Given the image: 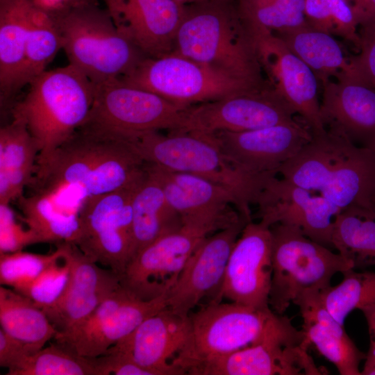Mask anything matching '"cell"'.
Wrapping results in <instances>:
<instances>
[{"instance_id": "cell-1", "label": "cell", "mask_w": 375, "mask_h": 375, "mask_svg": "<svg viewBox=\"0 0 375 375\" xmlns=\"http://www.w3.org/2000/svg\"><path fill=\"white\" fill-rule=\"evenodd\" d=\"M145 162L125 140L78 128L36 165L27 206L45 222L76 229L85 203L140 177Z\"/></svg>"}, {"instance_id": "cell-2", "label": "cell", "mask_w": 375, "mask_h": 375, "mask_svg": "<svg viewBox=\"0 0 375 375\" xmlns=\"http://www.w3.org/2000/svg\"><path fill=\"white\" fill-rule=\"evenodd\" d=\"M172 52L242 81L270 85L235 0L184 5Z\"/></svg>"}, {"instance_id": "cell-3", "label": "cell", "mask_w": 375, "mask_h": 375, "mask_svg": "<svg viewBox=\"0 0 375 375\" xmlns=\"http://www.w3.org/2000/svg\"><path fill=\"white\" fill-rule=\"evenodd\" d=\"M282 178L321 194L340 210L375 208V151L327 130L278 170Z\"/></svg>"}, {"instance_id": "cell-4", "label": "cell", "mask_w": 375, "mask_h": 375, "mask_svg": "<svg viewBox=\"0 0 375 375\" xmlns=\"http://www.w3.org/2000/svg\"><path fill=\"white\" fill-rule=\"evenodd\" d=\"M132 134L126 141L142 159L169 171L205 178L231 192L240 213L252 220L256 205L272 175H253L235 167L224 155L211 133L176 130Z\"/></svg>"}, {"instance_id": "cell-5", "label": "cell", "mask_w": 375, "mask_h": 375, "mask_svg": "<svg viewBox=\"0 0 375 375\" xmlns=\"http://www.w3.org/2000/svg\"><path fill=\"white\" fill-rule=\"evenodd\" d=\"M25 97L12 108L34 138L36 165L50 156L81 126L91 109L94 84L71 64L46 70L30 84Z\"/></svg>"}, {"instance_id": "cell-6", "label": "cell", "mask_w": 375, "mask_h": 375, "mask_svg": "<svg viewBox=\"0 0 375 375\" xmlns=\"http://www.w3.org/2000/svg\"><path fill=\"white\" fill-rule=\"evenodd\" d=\"M51 14L69 64L94 84L119 78L147 57L119 33L98 3L68 6Z\"/></svg>"}, {"instance_id": "cell-7", "label": "cell", "mask_w": 375, "mask_h": 375, "mask_svg": "<svg viewBox=\"0 0 375 375\" xmlns=\"http://www.w3.org/2000/svg\"><path fill=\"white\" fill-rule=\"evenodd\" d=\"M286 319L270 308L208 302L189 315L188 337L173 366L180 375H194L203 365L262 340Z\"/></svg>"}, {"instance_id": "cell-8", "label": "cell", "mask_w": 375, "mask_h": 375, "mask_svg": "<svg viewBox=\"0 0 375 375\" xmlns=\"http://www.w3.org/2000/svg\"><path fill=\"white\" fill-rule=\"evenodd\" d=\"M270 228L272 276L269 306L276 314L283 315L303 293L330 286L335 274L353 269L340 253L294 226L276 224Z\"/></svg>"}, {"instance_id": "cell-9", "label": "cell", "mask_w": 375, "mask_h": 375, "mask_svg": "<svg viewBox=\"0 0 375 375\" xmlns=\"http://www.w3.org/2000/svg\"><path fill=\"white\" fill-rule=\"evenodd\" d=\"M119 79L182 107L270 87L233 78L174 52L158 58L146 57Z\"/></svg>"}, {"instance_id": "cell-10", "label": "cell", "mask_w": 375, "mask_h": 375, "mask_svg": "<svg viewBox=\"0 0 375 375\" xmlns=\"http://www.w3.org/2000/svg\"><path fill=\"white\" fill-rule=\"evenodd\" d=\"M90 112L79 128L117 138L153 131L181 130L188 107L119 78L94 84Z\"/></svg>"}, {"instance_id": "cell-11", "label": "cell", "mask_w": 375, "mask_h": 375, "mask_svg": "<svg viewBox=\"0 0 375 375\" xmlns=\"http://www.w3.org/2000/svg\"><path fill=\"white\" fill-rule=\"evenodd\" d=\"M144 173L120 188L90 198L74 242L88 257L119 275L135 256L132 199Z\"/></svg>"}, {"instance_id": "cell-12", "label": "cell", "mask_w": 375, "mask_h": 375, "mask_svg": "<svg viewBox=\"0 0 375 375\" xmlns=\"http://www.w3.org/2000/svg\"><path fill=\"white\" fill-rule=\"evenodd\" d=\"M310 345L303 331L288 319L262 340L213 360L194 375H321L308 353Z\"/></svg>"}, {"instance_id": "cell-13", "label": "cell", "mask_w": 375, "mask_h": 375, "mask_svg": "<svg viewBox=\"0 0 375 375\" xmlns=\"http://www.w3.org/2000/svg\"><path fill=\"white\" fill-rule=\"evenodd\" d=\"M265 77L313 135L326 131L321 117L319 81L314 72L269 30L247 23Z\"/></svg>"}, {"instance_id": "cell-14", "label": "cell", "mask_w": 375, "mask_h": 375, "mask_svg": "<svg viewBox=\"0 0 375 375\" xmlns=\"http://www.w3.org/2000/svg\"><path fill=\"white\" fill-rule=\"evenodd\" d=\"M145 167L160 184L183 224L212 234L242 219L235 195L224 187L192 174L169 171L145 162Z\"/></svg>"}, {"instance_id": "cell-15", "label": "cell", "mask_w": 375, "mask_h": 375, "mask_svg": "<svg viewBox=\"0 0 375 375\" xmlns=\"http://www.w3.org/2000/svg\"><path fill=\"white\" fill-rule=\"evenodd\" d=\"M210 233L183 224L142 249L120 276L121 285L142 300L168 294L188 259Z\"/></svg>"}, {"instance_id": "cell-16", "label": "cell", "mask_w": 375, "mask_h": 375, "mask_svg": "<svg viewBox=\"0 0 375 375\" xmlns=\"http://www.w3.org/2000/svg\"><path fill=\"white\" fill-rule=\"evenodd\" d=\"M296 113L272 87L188 107L182 130L238 132L289 123Z\"/></svg>"}, {"instance_id": "cell-17", "label": "cell", "mask_w": 375, "mask_h": 375, "mask_svg": "<svg viewBox=\"0 0 375 375\" xmlns=\"http://www.w3.org/2000/svg\"><path fill=\"white\" fill-rule=\"evenodd\" d=\"M211 134L235 167L253 175L272 176H276L312 138L301 119L255 130Z\"/></svg>"}, {"instance_id": "cell-18", "label": "cell", "mask_w": 375, "mask_h": 375, "mask_svg": "<svg viewBox=\"0 0 375 375\" xmlns=\"http://www.w3.org/2000/svg\"><path fill=\"white\" fill-rule=\"evenodd\" d=\"M272 253L270 227L260 221L249 222L231 251L222 287L212 301L226 299L256 308H269Z\"/></svg>"}, {"instance_id": "cell-19", "label": "cell", "mask_w": 375, "mask_h": 375, "mask_svg": "<svg viewBox=\"0 0 375 375\" xmlns=\"http://www.w3.org/2000/svg\"><path fill=\"white\" fill-rule=\"evenodd\" d=\"M256 206L258 217L265 225L294 226L309 238L333 247V223L341 210L319 192L275 176L268 180Z\"/></svg>"}, {"instance_id": "cell-20", "label": "cell", "mask_w": 375, "mask_h": 375, "mask_svg": "<svg viewBox=\"0 0 375 375\" xmlns=\"http://www.w3.org/2000/svg\"><path fill=\"white\" fill-rule=\"evenodd\" d=\"M59 243L62 248V260L69 267V276L60 298L42 310L58 333H63L83 322L122 285L119 275L99 266L76 244Z\"/></svg>"}, {"instance_id": "cell-21", "label": "cell", "mask_w": 375, "mask_h": 375, "mask_svg": "<svg viewBox=\"0 0 375 375\" xmlns=\"http://www.w3.org/2000/svg\"><path fill=\"white\" fill-rule=\"evenodd\" d=\"M242 219L207 236L188 259L167 304L174 312L188 317L203 299L214 301L222 287L231 251L245 225ZM209 301V302H210Z\"/></svg>"}, {"instance_id": "cell-22", "label": "cell", "mask_w": 375, "mask_h": 375, "mask_svg": "<svg viewBox=\"0 0 375 375\" xmlns=\"http://www.w3.org/2000/svg\"><path fill=\"white\" fill-rule=\"evenodd\" d=\"M119 33L144 55L173 51L184 5L174 0H101Z\"/></svg>"}, {"instance_id": "cell-23", "label": "cell", "mask_w": 375, "mask_h": 375, "mask_svg": "<svg viewBox=\"0 0 375 375\" xmlns=\"http://www.w3.org/2000/svg\"><path fill=\"white\" fill-rule=\"evenodd\" d=\"M321 85L320 112L326 129L375 151V88L349 74Z\"/></svg>"}, {"instance_id": "cell-24", "label": "cell", "mask_w": 375, "mask_h": 375, "mask_svg": "<svg viewBox=\"0 0 375 375\" xmlns=\"http://www.w3.org/2000/svg\"><path fill=\"white\" fill-rule=\"evenodd\" d=\"M167 295L142 300L133 294L119 306L106 308L93 322L57 333L54 339L81 356L98 357L133 333L146 318L167 307Z\"/></svg>"}, {"instance_id": "cell-25", "label": "cell", "mask_w": 375, "mask_h": 375, "mask_svg": "<svg viewBox=\"0 0 375 375\" xmlns=\"http://www.w3.org/2000/svg\"><path fill=\"white\" fill-rule=\"evenodd\" d=\"M189 331V316L167 306L146 318L122 339L135 361L151 375H180L173 361L183 347Z\"/></svg>"}, {"instance_id": "cell-26", "label": "cell", "mask_w": 375, "mask_h": 375, "mask_svg": "<svg viewBox=\"0 0 375 375\" xmlns=\"http://www.w3.org/2000/svg\"><path fill=\"white\" fill-rule=\"evenodd\" d=\"M34 0H0V99L5 105L19 91Z\"/></svg>"}, {"instance_id": "cell-27", "label": "cell", "mask_w": 375, "mask_h": 375, "mask_svg": "<svg viewBox=\"0 0 375 375\" xmlns=\"http://www.w3.org/2000/svg\"><path fill=\"white\" fill-rule=\"evenodd\" d=\"M37 144L19 119L0 129V203H10L24 193L36 168Z\"/></svg>"}, {"instance_id": "cell-28", "label": "cell", "mask_w": 375, "mask_h": 375, "mask_svg": "<svg viewBox=\"0 0 375 375\" xmlns=\"http://www.w3.org/2000/svg\"><path fill=\"white\" fill-rule=\"evenodd\" d=\"M145 169L132 199L135 255L157 238L183 226L160 184Z\"/></svg>"}, {"instance_id": "cell-29", "label": "cell", "mask_w": 375, "mask_h": 375, "mask_svg": "<svg viewBox=\"0 0 375 375\" xmlns=\"http://www.w3.org/2000/svg\"><path fill=\"white\" fill-rule=\"evenodd\" d=\"M274 33L310 67L319 83L349 74L350 57L334 36L308 25Z\"/></svg>"}, {"instance_id": "cell-30", "label": "cell", "mask_w": 375, "mask_h": 375, "mask_svg": "<svg viewBox=\"0 0 375 375\" xmlns=\"http://www.w3.org/2000/svg\"><path fill=\"white\" fill-rule=\"evenodd\" d=\"M331 243L353 269L375 266V208L342 210L334 220Z\"/></svg>"}, {"instance_id": "cell-31", "label": "cell", "mask_w": 375, "mask_h": 375, "mask_svg": "<svg viewBox=\"0 0 375 375\" xmlns=\"http://www.w3.org/2000/svg\"><path fill=\"white\" fill-rule=\"evenodd\" d=\"M0 324L10 335L42 347L58 333L41 308L28 297L3 285L0 287Z\"/></svg>"}, {"instance_id": "cell-32", "label": "cell", "mask_w": 375, "mask_h": 375, "mask_svg": "<svg viewBox=\"0 0 375 375\" xmlns=\"http://www.w3.org/2000/svg\"><path fill=\"white\" fill-rule=\"evenodd\" d=\"M60 49L61 38L51 12L35 3L29 23L19 91L46 71Z\"/></svg>"}, {"instance_id": "cell-33", "label": "cell", "mask_w": 375, "mask_h": 375, "mask_svg": "<svg viewBox=\"0 0 375 375\" xmlns=\"http://www.w3.org/2000/svg\"><path fill=\"white\" fill-rule=\"evenodd\" d=\"M342 274V281L320 291V297L331 315L344 325L353 310L375 305V272L351 269Z\"/></svg>"}, {"instance_id": "cell-34", "label": "cell", "mask_w": 375, "mask_h": 375, "mask_svg": "<svg viewBox=\"0 0 375 375\" xmlns=\"http://www.w3.org/2000/svg\"><path fill=\"white\" fill-rule=\"evenodd\" d=\"M249 24L278 33L308 26L305 0H235Z\"/></svg>"}, {"instance_id": "cell-35", "label": "cell", "mask_w": 375, "mask_h": 375, "mask_svg": "<svg viewBox=\"0 0 375 375\" xmlns=\"http://www.w3.org/2000/svg\"><path fill=\"white\" fill-rule=\"evenodd\" d=\"M304 12L309 26L339 37L359 50V26L347 0H305Z\"/></svg>"}, {"instance_id": "cell-36", "label": "cell", "mask_w": 375, "mask_h": 375, "mask_svg": "<svg viewBox=\"0 0 375 375\" xmlns=\"http://www.w3.org/2000/svg\"><path fill=\"white\" fill-rule=\"evenodd\" d=\"M302 330L309 343L335 366L340 374L361 375L359 365L366 354L358 349L346 331H334L310 320H303Z\"/></svg>"}, {"instance_id": "cell-37", "label": "cell", "mask_w": 375, "mask_h": 375, "mask_svg": "<svg viewBox=\"0 0 375 375\" xmlns=\"http://www.w3.org/2000/svg\"><path fill=\"white\" fill-rule=\"evenodd\" d=\"M7 375H95L89 358L66 346L56 344L42 348Z\"/></svg>"}, {"instance_id": "cell-38", "label": "cell", "mask_w": 375, "mask_h": 375, "mask_svg": "<svg viewBox=\"0 0 375 375\" xmlns=\"http://www.w3.org/2000/svg\"><path fill=\"white\" fill-rule=\"evenodd\" d=\"M56 250L47 254H39L22 250L0 253L1 285L21 292L47 266L62 259V248L56 244Z\"/></svg>"}, {"instance_id": "cell-39", "label": "cell", "mask_w": 375, "mask_h": 375, "mask_svg": "<svg viewBox=\"0 0 375 375\" xmlns=\"http://www.w3.org/2000/svg\"><path fill=\"white\" fill-rule=\"evenodd\" d=\"M58 260L47 266L21 294L44 309L53 304L62 294L69 276V267Z\"/></svg>"}, {"instance_id": "cell-40", "label": "cell", "mask_w": 375, "mask_h": 375, "mask_svg": "<svg viewBox=\"0 0 375 375\" xmlns=\"http://www.w3.org/2000/svg\"><path fill=\"white\" fill-rule=\"evenodd\" d=\"M89 358L95 375H151L135 361L123 340L110 347L103 355Z\"/></svg>"}, {"instance_id": "cell-41", "label": "cell", "mask_w": 375, "mask_h": 375, "mask_svg": "<svg viewBox=\"0 0 375 375\" xmlns=\"http://www.w3.org/2000/svg\"><path fill=\"white\" fill-rule=\"evenodd\" d=\"M38 243L36 234L17 222L10 203H0V253L18 251Z\"/></svg>"}, {"instance_id": "cell-42", "label": "cell", "mask_w": 375, "mask_h": 375, "mask_svg": "<svg viewBox=\"0 0 375 375\" xmlns=\"http://www.w3.org/2000/svg\"><path fill=\"white\" fill-rule=\"evenodd\" d=\"M348 74L375 88V33L360 36L359 50L350 56Z\"/></svg>"}, {"instance_id": "cell-43", "label": "cell", "mask_w": 375, "mask_h": 375, "mask_svg": "<svg viewBox=\"0 0 375 375\" xmlns=\"http://www.w3.org/2000/svg\"><path fill=\"white\" fill-rule=\"evenodd\" d=\"M43 347L15 338L0 328V366L8 371L19 366Z\"/></svg>"}, {"instance_id": "cell-44", "label": "cell", "mask_w": 375, "mask_h": 375, "mask_svg": "<svg viewBox=\"0 0 375 375\" xmlns=\"http://www.w3.org/2000/svg\"><path fill=\"white\" fill-rule=\"evenodd\" d=\"M359 26L360 37L375 33V0H347Z\"/></svg>"}, {"instance_id": "cell-45", "label": "cell", "mask_w": 375, "mask_h": 375, "mask_svg": "<svg viewBox=\"0 0 375 375\" xmlns=\"http://www.w3.org/2000/svg\"><path fill=\"white\" fill-rule=\"evenodd\" d=\"M366 319L369 337V349L366 354L364 367L361 375H375V305L360 310Z\"/></svg>"}, {"instance_id": "cell-46", "label": "cell", "mask_w": 375, "mask_h": 375, "mask_svg": "<svg viewBox=\"0 0 375 375\" xmlns=\"http://www.w3.org/2000/svg\"><path fill=\"white\" fill-rule=\"evenodd\" d=\"M38 6L49 11L55 12L67 6V0H34Z\"/></svg>"}, {"instance_id": "cell-47", "label": "cell", "mask_w": 375, "mask_h": 375, "mask_svg": "<svg viewBox=\"0 0 375 375\" xmlns=\"http://www.w3.org/2000/svg\"><path fill=\"white\" fill-rule=\"evenodd\" d=\"M90 3H98V0H67V6Z\"/></svg>"}, {"instance_id": "cell-48", "label": "cell", "mask_w": 375, "mask_h": 375, "mask_svg": "<svg viewBox=\"0 0 375 375\" xmlns=\"http://www.w3.org/2000/svg\"><path fill=\"white\" fill-rule=\"evenodd\" d=\"M174 1L183 5H187V4H191L194 3H198V2L209 1V0H174Z\"/></svg>"}]
</instances>
